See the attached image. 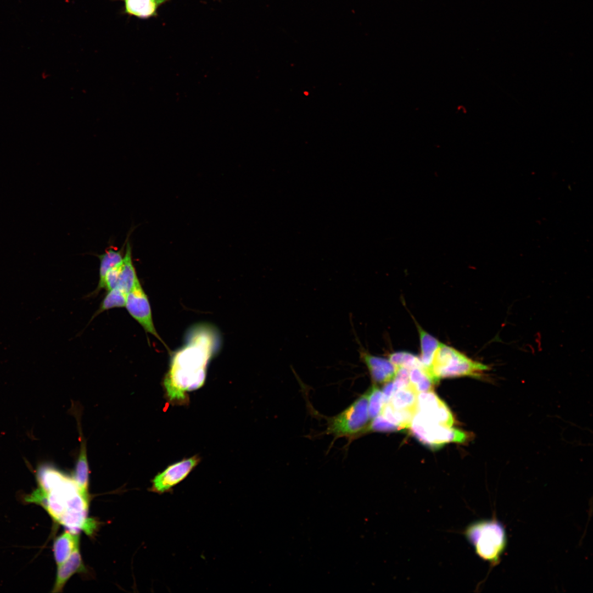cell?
<instances>
[{"instance_id":"cell-1","label":"cell","mask_w":593,"mask_h":593,"mask_svg":"<svg viewBox=\"0 0 593 593\" xmlns=\"http://www.w3.org/2000/svg\"><path fill=\"white\" fill-rule=\"evenodd\" d=\"M276 557L265 522L262 491L257 475H255L249 507L243 525L235 568L232 574L255 588Z\"/></svg>"},{"instance_id":"cell-2","label":"cell","mask_w":593,"mask_h":593,"mask_svg":"<svg viewBox=\"0 0 593 593\" xmlns=\"http://www.w3.org/2000/svg\"><path fill=\"white\" fill-rule=\"evenodd\" d=\"M249 8V24L278 36L306 33L318 11L336 0H240Z\"/></svg>"},{"instance_id":"cell-3","label":"cell","mask_w":593,"mask_h":593,"mask_svg":"<svg viewBox=\"0 0 593 593\" xmlns=\"http://www.w3.org/2000/svg\"><path fill=\"white\" fill-rule=\"evenodd\" d=\"M254 478L255 475L246 493L239 499L232 500L228 495L217 494L206 507L193 511L200 522L199 555L194 573L202 569L214 544L244 523L249 507Z\"/></svg>"},{"instance_id":"cell-4","label":"cell","mask_w":593,"mask_h":593,"mask_svg":"<svg viewBox=\"0 0 593 593\" xmlns=\"http://www.w3.org/2000/svg\"><path fill=\"white\" fill-rule=\"evenodd\" d=\"M254 593H294L277 557L255 586Z\"/></svg>"},{"instance_id":"cell-5","label":"cell","mask_w":593,"mask_h":593,"mask_svg":"<svg viewBox=\"0 0 593 593\" xmlns=\"http://www.w3.org/2000/svg\"><path fill=\"white\" fill-rule=\"evenodd\" d=\"M214 583L210 593H254L255 590V588L234 574Z\"/></svg>"}]
</instances>
